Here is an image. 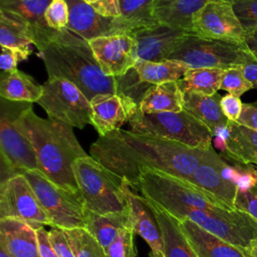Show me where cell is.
Wrapping results in <instances>:
<instances>
[{"label": "cell", "instance_id": "obj_2", "mask_svg": "<svg viewBox=\"0 0 257 257\" xmlns=\"http://www.w3.org/2000/svg\"><path fill=\"white\" fill-rule=\"evenodd\" d=\"M15 125L32 144L39 171L61 188L79 192L72 165L88 155L78 143L72 126L38 116L32 105L21 111Z\"/></svg>", "mask_w": 257, "mask_h": 257}, {"label": "cell", "instance_id": "obj_21", "mask_svg": "<svg viewBox=\"0 0 257 257\" xmlns=\"http://www.w3.org/2000/svg\"><path fill=\"white\" fill-rule=\"evenodd\" d=\"M179 222L197 257H251L245 248L222 240L189 219L179 220Z\"/></svg>", "mask_w": 257, "mask_h": 257}, {"label": "cell", "instance_id": "obj_39", "mask_svg": "<svg viewBox=\"0 0 257 257\" xmlns=\"http://www.w3.org/2000/svg\"><path fill=\"white\" fill-rule=\"evenodd\" d=\"M69 11L65 0H52L45 11L48 26L54 30L65 29L68 23Z\"/></svg>", "mask_w": 257, "mask_h": 257}, {"label": "cell", "instance_id": "obj_52", "mask_svg": "<svg viewBox=\"0 0 257 257\" xmlns=\"http://www.w3.org/2000/svg\"><path fill=\"white\" fill-rule=\"evenodd\" d=\"M83 1H85L86 3H88V4H90V5H93V4H95L96 2H98L99 0H83Z\"/></svg>", "mask_w": 257, "mask_h": 257}, {"label": "cell", "instance_id": "obj_23", "mask_svg": "<svg viewBox=\"0 0 257 257\" xmlns=\"http://www.w3.org/2000/svg\"><path fill=\"white\" fill-rule=\"evenodd\" d=\"M209 1L212 0H154L153 17L157 23L192 33L194 16Z\"/></svg>", "mask_w": 257, "mask_h": 257}, {"label": "cell", "instance_id": "obj_40", "mask_svg": "<svg viewBox=\"0 0 257 257\" xmlns=\"http://www.w3.org/2000/svg\"><path fill=\"white\" fill-rule=\"evenodd\" d=\"M234 208L257 221V185L247 191H237Z\"/></svg>", "mask_w": 257, "mask_h": 257}, {"label": "cell", "instance_id": "obj_10", "mask_svg": "<svg viewBox=\"0 0 257 257\" xmlns=\"http://www.w3.org/2000/svg\"><path fill=\"white\" fill-rule=\"evenodd\" d=\"M42 85L43 94L37 103L45 110L48 118L76 128L91 123L90 100L74 83L63 78L48 77Z\"/></svg>", "mask_w": 257, "mask_h": 257}, {"label": "cell", "instance_id": "obj_42", "mask_svg": "<svg viewBox=\"0 0 257 257\" xmlns=\"http://www.w3.org/2000/svg\"><path fill=\"white\" fill-rule=\"evenodd\" d=\"M48 239L58 257H75L61 228L56 226L51 227V229L48 231Z\"/></svg>", "mask_w": 257, "mask_h": 257}, {"label": "cell", "instance_id": "obj_9", "mask_svg": "<svg viewBox=\"0 0 257 257\" xmlns=\"http://www.w3.org/2000/svg\"><path fill=\"white\" fill-rule=\"evenodd\" d=\"M256 53L248 47L200 37L190 33L169 59L180 60L190 68H221L243 65Z\"/></svg>", "mask_w": 257, "mask_h": 257}, {"label": "cell", "instance_id": "obj_1", "mask_svg": "<svg viewBox=\"0 0 257 257\" xmlns=\"http://www.w3.org/2000/svg\"><path fill=\"white\" fill-rule=\"evenodd\" d=\"M207 150L120 128L98 137L90 146V156L138 189L143 168L160 170L188 181Z\"/></svg>", "mask_w": 257, "mask_h": 257}, {"label": "cell", "instance_id": "obj_54", "mask_svg": "<svg viewBox=\"0 0 257 257\" xmlns=\"http://www.w3.org/2000/svg\"><path fill=\"white\" fill-rule=\"evenodd\" d=\"M256 166H257V165H256Z\"/></svg>", "mask_w": 257, "mask_h": 257}, {"label": "cell", "instance_id": "obj_4", "mask_svg": "<svg viewBox=\"0 0 257 257\" xmlns=\"http://www.w3.org/2000/svg\"><path fill=\"white\" fill-rule=\"evenodd\" d=\"M138 190L178 220L189 209L236 210L189 181L156 169H141Z\"/></svg>", "mask_w": 257, "mask_h": 257}, {"label": "cell", "instance_id": "obj_35", "mask_svg": "<svg viewBox=\"0 0 257 257\" xmlns=\"http://www.w3.org/2000/svg\"><path fill=\"white\" fill-rule=\"evenodd\" d=\"M116 94L131 98L140 107V104L148 91L153 85L141 80L138 72L133 67L125 74L115 77Z\"/></svg>", "mask_w": 257, "mask_h": 257}, {"label": "cell", "instance_id": "obj_47", "mask_svg": "<svg viewBox=\"0 0 257 257\" xmlns=\"http://www.w3.org/2000/svg\"><path fill=\"white\" fill-rule=\"evenodd\" d=\"M98 13L107 17H119V3L118 0H99L91 5Z\"/></svg>", "mask_w": 257, "mask_h": 257}, {"label": "cell", "instance_id": "obj_8", "mask_svg": "<svg viewBox=\"0 0 257 257\" xmlns=\"http://www.w3.org/2000/svg\"><path fill=\"white\" fill-rule=\"evenodd\" d=\"M30 105L31 103L14 102L4 98L1 100L0 151L2 170L7 172L6 179L24 171L39 170L32 144L15 125L17 116Z\"/></svg>", "mask_w": 257, "mask_h": 257}, {"label": "cell", "instance_id": "obj_15", "mask_svg": "<svg viewBox=\"0 0 257 257\" xmlns=\"http://www.w3.org/2000/svg\"><path fill=\"white\" fill-rule=\"evenodd\" d=\"M88 43L102 72L107 76H121L136 63L135 42L127 32L93 38Z\"/></svg>", "mask_w": 257, "mask_h": 257}, {"label": "cell", "instance_id": "obj_19", "mask_svg": "<svg viewBox=\"0 0 257 257\" xmlns=\"http://www.w3.org/2000/svg\"><path fill=\"white\" fill-rule=\"evenodd\" d=\"M122 180V179H121ZM126 181L122 180V190L127 203L131 227L150 246L151 253L163 256V240L156 216L144 196L136 194Z\"/></svg>", "mask_w": 257, "mask_h": 257}, {"label": "cell", "instance_id": "obj_24", "mask_svg": "<svg viewBox=\"0 0 257 257\" xmlns=\"http://www.w3.org/2000/svg\"><path fill=\"white\" fill-rule=\"evenodd\" d=\"M145 199L153 210L161 230L163 257H197L180 227L179 220L153 201Z\"/></svg>", "mask_w": 257, "mask_h": 257}, {"label": "cell", "instance_id": "obj_28", "mask_svg": "<svg viewBox=\"0 0 257 257\" xmlns=\"http://www.w3.org/2000/svg\"><path fill=\"white\" fill-rule=\"evenodd\" d=\"M131 227L128 213H116L100 215L88 209H84V226L106 251L115 240L119 231Z\"/></svg>", "mask_w": 257, "mask_h": 257}, {"label": "cell", "instance_id": "obj_12", "mask_svg": "<svg viewBox=\"0 0 257 257\" xmlns=\"http://www.w3.org/2000/svg\"><path fill=\"white\" fill-rule=\"evenodd\" d=\"M14 218L34 229L52 226L37 196L23 174H16L1 182L0 219Z\"/></svg>", "mask_w": 257, "mask_h": 257}, {"label": "cell", "instance_id": "obj_5", "mask_svg": "<svg viewBox=\"0 0 257 257\" xmlns=\"http://www.w3.org/2000/svg\"><path fill=\"white\" fill-rule=\"evenodd\" d=\"M72 169L86 209L100 215L128 213L119 177L91 156L75 160Z\"/></svg>", "mask_w": 257, "mask_h": 257}, {"label": "cell", "instance_id": "obj_34", "mask_svg": "<svg viewBox=\"0 0 257 257\" xmlns=\"http://www.w3.org/2000/svg\"><path fill=\"white\" fill-rule=\"evenodd\" d=\"M62 230L75 257H107L103 247L84 228Z\"/></svg>", "mask_w": 257, "mask_h": 257}, {"label": "cell", "instance_id": "obj_46", "mask_svg": "<svg viewBox=\"0 0 257 257\" xmlns=\"http://www.w3.org/2000/svg\"><path fill=\"white\" fill-rule=\"evenodd\" d=\"M36 233H37V242H38V250H39L40 257H58L49 242L48 231L45 230L44 227H42L37 229Z\"/></svg>", "mask_w": 257, "mask_h": 257}, {"label": "cell", "instance_id": "obj_38", "mask_svg": "<svg viewBox=\"0 0 257 257\" xmlns=\"http://www.w3.org/2000/svg\"><path fill=\"white\" fill-rule=\"evenodd\" d=\"M135 233L132 227L121 229L115 240L106 250L107 257H137V249L134 242Z\"/></svg>", "mask_w": 257, "mask_h": 257}, {"label": "cell", "instance_id": "obj_11", "mask_svg": "<svg viewBox=\"0 0 257 257\" xmlns=\"http://www.w3.org/2000/svg\"><path fill=\"white\" fill-rule=\"evenodd\" d=\"M189 219L205 231L245 248L257 237V221L239 210L189 209L179 220Z\"/></svg>", "mask_w": 257, "mask_h": 257}, {"label": "cell", "instance_id": "obj_31", "mask_svg": "<svg viewBox=\"0 0 257 257\" xmlns=\"http://www.w3.org/2000/svg\"><path fill=\"white\" fill-rule=\"evenodd\" d=\"M224 70L221 68H190L177 82L182 91L189 90L213 95L220 89Z\"/></svg>", "mask_w": 257, "mask_h": 257}, {"label": "cell", "instance_id": "obj_32", "mask_svg": "<svg viewBox=\"0 0 257 257\" xmlns=\"http://www.w3.org/2000/svg\"><path fill=\"white\" fill-rule=\"evenodd\" d=\"M0 44L4 47L31 51L32 43L28 26L17 16L0 9Z\"/></svg>", "mask_w": 257, "mask_h": 257}, {"label": "cell", "instance_id": "obj_49", "mask_svg": "<svg viewBox=\"0 0 257 257\" xmlns=\"http://www.w3.org/2000/svg\"><path fill=\"white\" fill-rule=\"evenodd\" d=\"M246 43L248 48L257 54V30L246 35Z\"/></svg>", "mask_w": 257, "mask_h": 257}, {"label": "cell", "instance_id": "obj_13", "mask_svg": "<svg viewBox=\"0 0 257 257\" xmlns=\"http://www.w3.org/2000/svg\"><path fill=\"white\" fill-rule=\"evenodd\" d=\"M192 33L203 38L248 47L245 31L229 0L209 1L194 16Z\"/></svg>", "mask_w": 257, "mask_h": 257}, {"label": "cell", "instance_id": "obj_6", "mask_svg": "<svg viewBox=\"0 0 257 257\" xmlns=\"http://www.w3.org/2000/svg\"><path fill=\"white\" fill-rule=\"evenodd\" d=\"M128 123L131 131L137 134L164 139L194 149L212 147L213 135L210 130L186 109L145 113L139 108Z\"/></svg>", "mask_w": 257, "mask_h": 257}, {"label": "cell", "instance_id": "obj_53", "mask_svg": "<svg viewBox=\"0 0 257 257\" xmlns=\"http://www.w3.org/2000/svg\"><path fill=\"white\" fill-rule=\"evenodd\" d=\"M150 257H163V256H156V255H154V254H152V253L150 252Z\"/></svg>", "mask_w": 257, "mask_h": 257}, {"label": "cell", "instance_id": "obj_43", "mask_svg": "<svg viewBox=\"0 0 257 257\" xmlns=\"http://www.w3.org/2000/svg\"><path fill=\"white\" fill-rule=\"evenodd\" d=\"M220 104H221V109L224 115L228 118V120H231V121L238 120L243 107V103L239 96L228 93L222 96Z\"/></svg>", "mask_w": 257, "mask_h": 257}, {"label": "cell", "instance_id": "obj_48", "mask_svg": "<svg viewBox=\"0 0 257 257\" xmlns=\"http://www.w3.org/2000/svg\"><path fill=\"white\" fill-rule=\"evenodd\" d=\"M245 77L251 82L253 88L257 89V54L241 65Z\"/></svg>", "mask_w": 257, "mask_h": 257}, {"label": "cell", "instance_id": "obj_27", "mask_svg": "<svg viewBox=\"0 0 257 257\" xmlns=\"http://www.w3.org/2000/svg\"><path fill=\"white\" fill-rule=\"evenodd\" d=\"M184 109V96L177 81L153 84L146 92L140 110L145 113L181 111Z\"/></svg>", "mask_w": 257, "mask_h": 257}, {"label": "cell", "instance_id": "obj_18", "mask_svg": "<svg viewBox=\"0 0 257 257\" xmlns=\"http://www.w3.org/2000/svg\"><path fill=\"white\" fill-rule=\"evenodd\" d=\"M225 163L211 147L206 151L204 158L188 181L234 208L237 187L223 177L222 169Z\"/></svg>", "mask_w": 257, "mask_h": 257}, {"label": "cell", "instance_id": "obj_14", "mask_svg": "<svg viewBox=\"0 0 257 257\" xmlns=\"http://www.w3.org/2000/svg\"><path fill=\"white\" fill-rule=\"evenodd\" d=\"M135 42L137 60L163 61L187 38L190 32L166 26L160 23L138 28L127 32Z\"/></svg>", "mask_w": 257, "mask_h": 257}, {"label": "cell", "instance_id": "obj_33", "mask_svg": "<svg viewBox=\"0 0 257 257\" xmlns=\"http://www.w3.org/2000/svg\"><path fill=\"white\" fill-rule=\"evenodd\" d=\"M120 16L117 17L123 32L154 25V0H118Z\"/></svg>", "mask_w": 257, "mask_h": 257}, {"label": "cell", "instance_id": "obj_29", "mask_svg": "<svg viewBox=\"0 0 257 257\" xmlns=\"http://www.w3.org/2000/svg\"><path fill=\"white\" fill-rule=\"evenodd\" d=\"M43 94V85L38 84L30 75L16 69L3 73L0 82L2 98L14 102H37Z\"/></svg>", "mask_w": 257, "mask_h": 257}, {"label": "cell", "instance_id": "obj_17", "mask_svg": "<svg viewBox=\"0 0 257 257\" xmlns=\"http://www.w3.org/2000/svg\"><path fill=\"white\" fill-rule=\"evenodd\" d=\"M92 108L91 123L98 137L106 136L114 131L120 130L124 122L140 108L131 98L113 94H97L90 100Z\"/></svg>", "mask_w": 257, "mask_h": 257}, {"label": "cell", "instance_id": "obj_7", "mask_svg": "<svg viewBox=\"0 0 257 257\" xmlns=\"http://www.w3.org/2000/svg\"><path fill=\"white\" fill-rule=\"evenodd\" d=\"M41 206L52 222V226L61 229L83 228L84 201L79 192H70L51 182L39 170L22 173Z\"/></svg>", "mask_w": 257, "mask_h": 257}, {"label": "cell", "instance_id": "obj_51", "mask_svg": "<svg viewBox=\"0 0 257 257\" xmlns=\"http://www.w3.org/2000/svg\"><path fill=\"white\" fill-rule=\"evenodd\" d=\"M0 257H11L10 254L2 246H0Z\"/></svg>", "mask_w": 257, "mask_h": 257}, {"label": "cell", "instance_id": "obj_44", "mask_svg": "<svg viewBox=\"0 0 257 257\" xmlns=\"http://www.w3.org/2000/svg\"><path fill=\"white\" fill-rule=\"evenodd\" d=\"M237 122L257 131V101L252 103H243L242 111Z\"/></svg>", "mask_w": 257, "mask_h": 257}, {"label": "cell", "instance_id": "obj_22", "mask_svg": "<svg viewBox=\"0 0 257 257\" xmlns=\"http://www.w3.org/2000/svg\"><path fill=\"white\" fill-rule=\"evenodd\" d=\"M0 246L11 257H40L36 229L18 219H0Z\"/></svg>", "mask_w": 257, "mask_h": 257}, {"label": "cell", "instance_id": "obj_16", "mask_svg": "<svg viewBox=\"0 0 257 257\" xmlns=\"http://www.w3.org/2000/svg\"><path fill=\"white\" fill-rule=\"evenodd\" d=\"M69 17L66 29L76 33L85 40L123 32L117 17H107L98 13L83 0H65Z\"/></svg>", "mask_w": 257, "mask_h": 257}, {"label": "cell", "instance_id": "obj_30", "mask_svg": "<svg viewBox=\"0 0 257 257\" xmlns=\"http://www.w3.org/2000/svg\"><path fill=\"white\" fill-rule=\"evenodd\" d=\"M134 68L138 72L141 80L150 84L178 81L190 69L186 63L175 59H166L163 61L137 60Z\"/></svg>", "mask_w": 257, "mask_h": 257}, {"label": "cell", "instance_id": "obj_37", "mask_svg": "<svg viewBox=\"0 0 257 257\" xmlns=\"http://www.w3.org/2000/svg\"><path fill=\"white\" fill-rule=\"evenodd\" d=\"M245 36L257 30V0H231Z\"/></svg>", "mask_w": 257, "mask_h": 257}, {"label": "cell", "instance_id": "obj_3", "mask_svg": "<svg viewBox=\"0 0 257 257\" xmlns=\"http://www.w3.org/2000/svg\"><path fill=\"white\" fill-rule=\"evenodd\" d=\"M39 54L48 77L71 81L89 100L97 94H116L115 77L102 72L88 41L76 33L57 30Z\"/></svg>", "mask_w": 257, "mask_h": 257}, {"label": "cell", "instance_id": "obj_41", "mask_svg": "<svg viewBox=\"0 0 257 257\" xmlns=\"http://www.w3.org/2000/svg\"><path fill=\"white\" fill-rule=\"evenodd\" d=\"M31 51H24L21 49L1 46L0 68L2 72L10 73L16 70L18 63L22 60L27 59Z\"/></svg>", "mask_w": 257, "mask_h": 257}, {"label": "cell", "instance_id": "obj_25", "mask_svg": "<svg viewBox=\"0 0 257 257\" xmlns=\"http://www.w3.org/2000/svg\"><path fill=\"white\" fill-rule=\"evenodd\" d=\"M184 109L203 122L214 136L220 128L228 125V118L221 109L222 96L218 93L206 95L189 90L183 91Z\"/></svg>", "mask_w": 257, "mask_h": 257}, {"label": "cell", "instance_id": "obj_45", "mask_svg": "<svg viewBox=\"0 0 257 257\" xmlns=\"http://www.w3.org/2000/svg\"><path fill=\"white\" fill-rule=\"evenodd\" d=\"M257 185V171L254 169L239 168V176L236 183L237 191H247Z\"/></svg>", "mask_w": 257, "mask_h": 257}, {"label": "cell", "instance_id": "obj_50", "mask_svg": "<svg viewBox=\"0 0 257 257\" xmlns=\"http://www.w3.org/2000/svg\"><path fill=\"white\" fill-rule=\"evenodd\" d=\"M246 251L251 257H257V237L250 241L249 245L246 247Z\"/></svg>", "mask_w": 257, "mask_h": 257}, {"label": "cell", "instance_id": "obj_26", "mask_svg": "<svg viewBox=\"0 0 257 257\" xmlns=\"http://www.w3.org/2000/svg\"><path fill=\"white\" fill-rule=\"evenodd\" d=\"M225 154L243 165H257V131L237 121L228 122Z\"/></svg>", "mask_w": 257, "mask_h": 257}, {"label": "cell", "instance_id": "obj_20", "mask_svg": "<svg viewBox=\"0 0 257 257\" xmlns=\"http://www.w3.org/2000/svg\"><path fill=\"white\" fill-rule=\"evenodd\" d=\"M52 0H0V9L14 14L29 28L31 40L40 52L57 30L50 28L45 11Z\"/></svg>", "mask_w": 257, "mask_h": 257}, {"label": "cell", "instance_id": "obj_36", "mask_svg": "<svg viewBox=\"0 0 257 257\" xmlns=\"http://www.w3.org/2000/svg\"><path fill=\"white\" fill-rule=\"evenodd\" d=\"M251 88H253V85L245 77L241 65L232 66L224 70L220 89L226 90L228 93L240 97Z\"/></svg>", "mask_w": 257, "mask_h": 257}]
</instances>
